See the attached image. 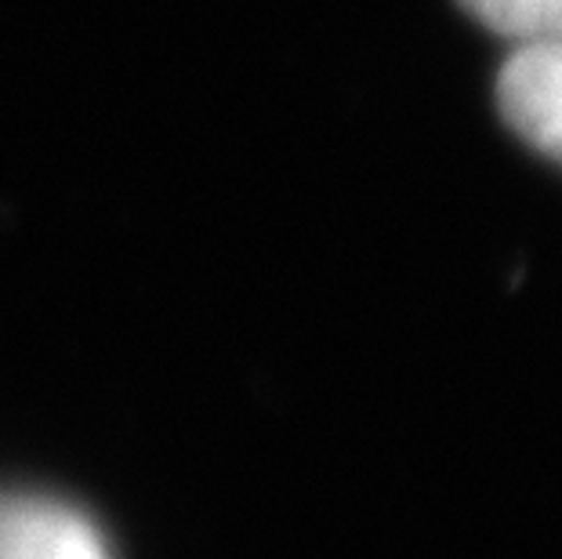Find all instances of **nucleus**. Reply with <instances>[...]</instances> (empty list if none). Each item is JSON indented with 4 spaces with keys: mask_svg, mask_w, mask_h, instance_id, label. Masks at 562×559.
Segmentation results:
<instances>
[{
    "mask_svg": "<svg viewBox=\"0 0 562 559\" xmlns=\"http://www.w3.org/2000/svg\"><path fill=\"white\" fill-rule=\"evenodd\" d=\"M497 102L519 138L562 164V41L519 44L497 77Z\"/></svg>",
    "mask_w": 562,
    "mask_h": 559,
    "instance_id": "nucleus-1",
    "label": "nucleus"
},
{
    "mask_svg": "<svg viewBox=\"0 0 562 559\" xmlns=\"http://www.w3.org/2000/svg\"><path fill=\"white\" fill-rule=\"evenodd\" d=\"M0 559H113L77 508L52 497L0 494Z\"/></svg>",
    "mask_w": 562,
    "mask_h": 559,
    "instance_id": "nucleus-2",
    "label": "nucleus"
},
{
    "mask_svg": "<svg viewBox=\"0 0 562 559\" xmlns=\"http://www.w3.org/2000/svg\"><path fill=\"white\" fill-rule=\"evenodd\" d=\"M475 19L516 44L562 41V0H461Z\"/></svg>",
    "mask_w": 562,
    "mask_h": 559,
    "instance_id": "nucleus-3",
    "label": "nucleus"
}]
</instances>
